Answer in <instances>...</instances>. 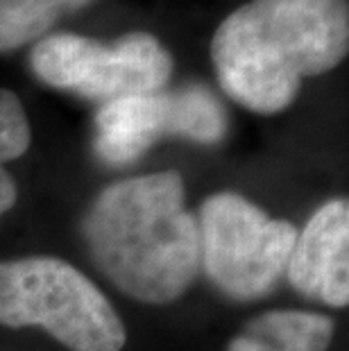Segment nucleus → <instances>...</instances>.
<instances>
[{
	"mask_svg": "<svg viewBox=\"0 0 349 351\" xmlns=\"http://www.w3.org/2000/svg\"><path fill=\"white\" fill-rule=\"evenodd\" d=\"M349 50V0H250L211 39L218 84L261 116L288 109L304 77L333 71Z\"/></svg>",
	"mask_w": 349,
	"mask_h": 351,
	"instance_id": "nucleus-1",
	"label": "nucleus"
},
{
	"mask_svg": "<svg viewBox=\"0 0 349 351\" xmlns=\"http://www.w3.org/2000/svg\"><path fill=\"white\" fill-rule=\"evenodd\" d=\"M98 270L136 302H177L200 270V229L175 170L121 179L98 193L82 222Z\"/></svg>",
	"mask_w": 349,
	"mask_h": 351,
	"instance_id": "nucleus-2",
	"label": "nucleus"
},
{
	"mask_svg": "<svg viewBox=\"0 0 349 351\" xmlns=\"http://www.w3.org/2000/svg\"><path fill=\"white\" fill-rule=\"evenodd\" d=\"M0 326H39L71 351H121L128 342L105 293L57 256L0 261Z\"/></svg>",
	"mask_w": 349,
	"mask_h": 351,
	"instance_id": "nucleus-3",
	"label": "nucleus"
},
{
	"mask_svg": "<svg viewBox=\"0 0 349 351\" xmlns=\"http://www.w3.org/2000/svg\"><path fill=\"white\" fill-rule=\"evenodd\" d=\"M200 265L222 295L261 300L284 279L297 234L239 193H213L200 206Z\"/></svg>",
	"mask_w": 349,
	"mask_h": 351,
	"instance_id": "nucleus-4",
	"label": "nucleus"
},
{
	"mask_svg": "<svg viewBox=\"0 0 349 351\" xmlns=\"http://www.w3.org/2000/svg\"><path fill=\"white\" fill-rule=\"evenodd\" d=\"M29 66L43 84L107 104L161 91L173 75V55L147 32H130L111 46L62 32L36 41Z\"/></svg>",
	"mask_w": 349,
	"mask_h": 351,
	"instance_id": "nucleus-5",
	"label": "nucleus"
},
{
	"mask_svg": "<svg viewBox=\"0 0 349 351\" xmlns=\"http://www.w3.org/2000/svg\"><path fill=\"white\" fill-rule=\"evenodd\" d=\"M227 132L229 118L218 95L204 84H184L175 91L102 104L95 116L93 147L107 166H130L163 136L213 145Z\"/></svg>",
	"mask_w": 349,
	"mask_h": 351,
	"instance_id": "nucleus-6",
	"label": "nucleus"
},
{
	"mask_svg": "<svg viewBox=\"0 0 349 351\" xmlns=\"http://www.w3.org/2000/svg\"><path fill=\"white\" fill-rule=\"evenodd\" d=\"M288 283L331 308L349 304V202L329 199L311 215L286 265Z\"/></svg>",
	"mask_w": 349,
	"mask_h": 351,
	"instance_id": "nucleus-7",
	"label": "nucleus"
},
{
	"mask_svg": "<svg viewBox=\"0 0 349 351\" xmlns=\"http://www.w3.org/2000/svg\"><path fill=\"white\" fill-rule=\"evenodd\" d=\"M336 322L311 311H268L250 319L227 351H326Z\"/></svg>",
	"mask_w": 349,
	"mask_h": 351,
	"instance_id": "nucleus-8",
	"label": "nucleus"
},
{
	"mask_svg": "<svg viewBox=\"0 0 349 351\" xmlns=\"http://www.w3.org/2000/svg\"><path fill=\"white\" fill-rule=\"evenodd\" d=\"M91 0H0V52L39 41L59 19Z\"/></svg>",
	"mask_w": 349,
	"mask_h": 351,
	"instance_id": "nucleus-9",
	"label": "nucleus"
},
{
	"mask_svg": "<svg viewBox=\"0 0 349 351\" xmlns=\"http://www.w3.org/2000/svg\"><path fill=\"white\" fill-rule=\"evenodd\" d=\"M32 143V130L21 98L10 88H0V220L19 199L16 179L5 166L21 159Z\"/></svg>",
	"mask_w": 349,
	"mask_h": 351,
	"instance_id": "nucleus-10",
	"label": "nucleus"
}]
</instances>
